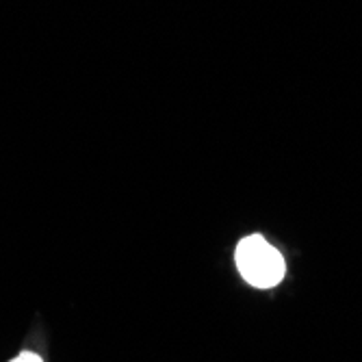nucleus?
<instances>
[{
  "label": "nucleus",
  "mask_w": 362,
  "mask_h": 362,
  "mask_svg": "<svg viewBox=\"0 0 362 362\" xmlns=\"http://www.w3.org/2000/svg\"><path fill=\"white\" fill-rule=\"evenodd\" d=\"M237 267L239 274L258 288L276 286L284 278V258L282 254L262 239L260 235L245 237L237 245Z\"/></svg>",
  "instance_id": "1"
},
{
  "label": "nucleus",
  "mask_w": 362,
  "mask_h": 362,
  "mask_svg": "<svg viewBox=\"0 0 362 362\" xmlns=\"http://www.w3.org/2000/svg\"><path fill=\"white\" fill-rule=\"evenodd\" d=\"M9 362H44V360H42V356L35 354V351H22L20 356H16V358L9 360Z\"/></svg>",
  "instance_id": "2"
}]
</instances>
